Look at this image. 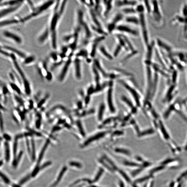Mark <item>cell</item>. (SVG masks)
Wrapping results in <instances>:
<instances>
[{"mask_svg": "<svg viewBox=\"0 0 187 187\" xmlns=\"http://www.w3.org/2000/svg\"><path fill=\"white\" fill-rule=\"evenodd\" d=\"M104 109H105L104 105L103 104H102L100 106V108H99L98 112V119L99 120H101L103 116V114H104Z\"/></svg>", "mask_w": 187, "mask_h": 187, "instance_id": "43", "label": "cell"}, {"mask_svg": "<svg viewBox=\"0 0 187 187\" xmlns=\"http://www.w3.org/2000/svg\"><path fill=\"white\" fill-rule=\"evenodd\" d=\"M89 53L86 49H82L79 51L76 54V57L78 58H83L86 60L87 63L92 62V59L89 57Z\"/></svg>", "mask_w": 187, "mask_h": 187, "instance_id": "20", "label": "cell"}, {"mask_svg": "<svg viewBox=\"0 0 187 187\" xmlns=\"http://www.w3.org/2000/svg\"><path fill=\"white\" fill-rule=\"evenodd\" d=\"M69 165L71 166L79 168H81L82 167L80 163L78 162H74V161H72V162H69Z\"/></svg>", "mask_w": 187, "mask_h": 187, "instance_id": "45", "label": "cell"}, {"mask_svg": "<svg viewBox=\"0 0 187 187\" xmlns=\"http://www.w3.org/2000/svg\"><path fill=\"white\" fill-rule=\"evenodd\" d=\"M108 103L109 108L112 112L114 111V108L113 105L112 98V90L111 88L109 89L108 94Z\"/></svg>", "mask_w": 187, "mask_h": 187, "instance_id": "26", "label": "cell"}, {"mask_svg": "<svg viewBox=\"0 0 187 187\" xmlns=\"http://www.w3.org/2000/svg\"><path fill=\"white\" fill-rule=\"evenodd\" d=\"M20 21L17 19H12L10 20H7L3 21L1 22V27L6 26L9 25L17 24L20 22Z\"/></svg>", "mask_w": 187, "mask_h": 187, "instance_id": "34", "label": "cell"}, {"mask_svg": "<svg viewBox=\"0 0 187 187\" xmlns=\"http://www.w3.org/2000/svg\"><path fill=\"white\" fill-rule=\"evenodd\" d=\"M120 173L122 175L123 177H124V178H125L126 181H128V182H129L130 181L129 178V177L127 176V175H126V174L123 172L122 171H121Z\"/></svg>", "mask_w": 187, "mask_h": 187, "instance_id": "56", "label": "cell"}, {"mask_svg": "<svg viewBox=\"0 0 187 187\" xmlns=\"http://www.w3.org/2000/svg\"><path fill=\"white\" fill-rule=\"evenodd\" d=\"M116 36V37L117 39L118 44H119L123 49H124L125 51H130L126 42H125L122 36H121L120 35H117Z\"/></svg>", "mask_w": 187, "mask_h": 187, "instance_id": "28", "label": "cell"}, {"mask_svg": "<svg viewBox=\"0 0 187 187\" xmlns=\"http://www.w3.org/2000/svg\"><path fill=\"white\" fill-rule=\"evenodd\" d=\"M55 2L54 1H47L37 8H36L35 12H32L31 14L32 18L38 15L43 12H44L45 10L49 8L51 5L54 4Z\"/></svg>", "mask_w": 187, "mask_h": 187, "instance_id": "7", "label": "cell"}, {"mask_svg": "<svg viewBox=\"0 0 187 187\" xmlns=\"http://www.w3.org/2000/svg\"><path fill=\"white\" fill-rule=\"evenodd\" d=\"M77 127H78L80 133H81L82 135L84 136L85 135V132H84L83 128H82V126L81 125V123L79 121H77Z\"/></svg>", "mask_w": 187, "mask_h": 187, "instance_id": "48", "label": "cell"}, {"mask_svg": "<svg viewBox=\"0 0 187 187\" xmlns=\"http://www.w3.org/2000/svg\"><path fill=\"white\" fill-rule=\"evenodd\" d=\"M98 50L100 54L104 57L109 60H113L114 58L112 55L109 53V51L106 49L104 45H101L99 47Z\"/></svg>", "mask_w": 187, "mask_h": 187, "instance_id": "19", "label": "cell"}, {"mask_svg": "<svg viewBox=\"0 0 187 187\" xmlns=\"http://www.w3.org/2000/svg\"><path fill=\"white\" fill-rule=\"evenodd\" d=\"M137 14L138 15L139 25L142 41L145 47L148 45L151 41L150 40L147 19H146L145 8L142 3L138 4L135 7Z\"/></svg>", "mask_w": 187, "mask_h": 187, "instance_id": "1", "label": "cell"}, {"mask_svg": "<svg viewBox=\"0 0 187 187\" xmlns=\"http://www.w3.org/2000/svg\"><path fill=\"white\" fill-rule=\"evenodd\" d=\"M50 30L48 28H46L45 31L43 32L38 39V40L40 43H42L45 42L48 39L49 34H50Z\"/></svg>", "mask_w": 187, "mask_h": 187, "instance_id": "24", "label": "cell"}, {"mask_svg": "<svg viewBox=\"0 0 187 187\" xmlns=\"http://www.w3.org/2000/svg\"><path fill=\"white\" fill-rule=\"evenodd\" d=\"M3 35L5 37L11 39L18 44H21L22 42L21 38L19 36L9 31H5L3 33Z\"/></svg>", "mask_w": 187, "mask_h": 187, "instance_id": "16", "label": "cell"}, {"mask_svg": "<svg viewBox=\"0 0 187 187\" xmlns=\"http://www.w3.org/2000/svg\"><path fill=\"white\" fill-rule=\"evenodd\" d=\"M115 150L117 152L121 153L127 155H129L130 154L128 150L124 149H117Z\"/></svg>", "mask_w": 187, "mask_h": 187, "instance_id": "51", "label": "cell"}, {"mask_svg": "<svg viewBox=\"0 0 187 187\" xmlns=\"http://www.w3.org/2000/svg\"><path fill=\"white\" fill-rule=\"evenodd\" d=\"M142 3L145 8V11L148 14L150 15L151 11V1H145Z\"/></svg>", "mask_w": 187, "mask_h": 187, "instance_id": "36", "label": "cell"}, {"mask_svg": "<svg viewBox=\"0 0 187 187\" xmlns=\"http://www.w3.org/2000/svg\"><path fill=\"white\" fill-rule=\"evenodd\" d=\"M124 19V14L122 13H117L116 14L111 22L108 24L107 26V32L108 34L111 33L115 30L118 24Z\"/></svg>", "mask_w": 187, "mask_h": 187, "instance_id": "4", "label": "cell"}, {"mask_svg": "<svg viewBox=\"0 0 187 187\" xmlns=\"http://www.w3.org/2000/svg\"><path fill=\"white\" fill-rule=\"evenodd\" d=\"M31 177H32L31 174L27 175L25 176H24V177H23V178H22L20 180L19 183V184L21 186L22 185L24 184L25 183L28 182L31 179Z\"/></svg>", "mask_w": 187, "mask_h": 187, "instance_id": "38", "label": "cell"}, {"mask_svg": "<svg viewBox=\"0 0 187 187\" xmlns=\"http://www.w3.org/2000/svg\"><path fill=\"white\" fill-rule=\"evenodd\" d=\"M74 53H71L69 54L67 60L64 63V66L62 69L58 77V80L60 82H62L64 81L68 73V70L71 63L73 61V56Z\"/></svg>", "mask_w": 187, "mask_h": 187, "instance_id": "5", "label": "cell"}, {"mask_svg": "<svg viewBox=\"0 0 187 187\" xmlns=\"http://www.w3.org/2000/svg\"><path fill=\"white\" fill-rule=\"evenodd\" d=\"M75 75L76 78L79 80L81 78V60L79 58L76 57L74 60Z\"/></svg>", "mask_w": 187, "mask_h": 187, "instance_id": "9", "label": "cell"}, {"mask_svg": "<svg viewBox=\"0 0 187 187\" xmlns=\"http://www.w3.org/2000/svg\"><path fill=\"white\" fill-rule=\"evenodd\" d=\"M105 133H100L94 135V136L92 137L89 139H88L87 141H86V142H85L83 145L84 146H86L87 145H89V144L91 143V142H93V141H95V140H98L99 139V138H101L103 137L105 135Z\"/></svg>", "mask_w": 187, "mask_h": 187, "instance_id": "27", "label": "cell"}, {"mask_svg": "<svg viewBox=\"0 0 187 187\" xmlns=\"http://www.w3.org/2000/svg\"><path fill=\"white\" fill-rule=\"evenodd\" d=\"M94 7H88L89 12L91 20L94 23V25L97 27L102 28V26L100 24V22L98 20L97 14L95 12Z\"/></svg>", "mask_w": 187, "mask_h": 187, "instance_id": "11", "label": "cell"}, {"mask_svg": "<svg viewBox=\"0 0 187 187\" xmlns=\"http://www.w3.org/2000/svg\"><path fill=\"white\" fill-rule=\"evenodd\" d=\"M82 28H83V32H84V37L85 38V41L83 43L86 44L89 41L90 39L92 38V30L91 28L89 27V25L87 24L85 21L82 24Z\"/></svg>", "mask_w": 187, "mask_h": 187, "instance_id": "12", "label": "cell"}, {"mask_svg": "<svg viewBox=\"0 0 187 187\" xmlns=\"http://www.w3.org/2000/svg\"><path fill=\"white\" fill-rule=\"evenodd\" d=\"M104 6L103 15L106 17L109 14L112 9L114 1H102Z\"/></svg>", "mask_w": 187, "mask_h": 187, "instance_id": "17", "label": "cell"}, {"mask_svg": "<svg viewBox=\"0 0 187 187\" xmlns=\"http://www.w3.org/2000/svg\"><path fill=\"white\" fill-rule=\"evenodd\" d=\"M93 63L95 65V67H96L97 69L98 72H100L104 76H108L109 75L104 71L103 67L102 66V65H101V63H100V62L99 61L98 59H94Z\"/></svg>", "mask_w": 187, "mask_h": 187, "instance_id": "25", "label": "cell"}, {"mask_svg": "<svg viewBox=\"0 0 187 187\" xmlns=\"http://www.w3.org/2000/svg\"><path fill=\"white\" fill-rule=\"evenodd\" d=\"M122 49H123V48H122V47L118 44L116 46L113 52L112 55L113 57L114 58H116L118 56V55H119L121 51H122Z\"/></svg>", "mask_w": 187, "mask_h": 187, "instance_id": "37", "label": "cell"}, {"mask_svg": "<svg viewBox=\"0 0 187 187\" xmlns=\"http://www.w3.org/2000/svg\"><path fill=\"white\" fill-rule=\"evenodd\" d=\"M9 142L4 141V158L6 162H9L10 159L11 150Z\"/></svg>", "mask_w": 187, "mask_h": 187, "instance_id": "18", "label": "cell"}, {"mask_svg": "<svg viewBox=\"0 0 187 187\" xmlns=\"http://www.w3.org/2000/svg\"><path fill=\"white\" fill-rule=\"evenodd\" d=\"M35 60V57L34 56H31L26 57L24 59L23 63L25 64H28L33 62Z\"/></svg>", "mask_w": 187, "mask_h": 187, "instance_id": "40", "label": "cell"}, {"mask_svg": "<svg viewBox=\"0 0 187 187\" xmlns=\"http://www.w3.org/2000/svg\"><path fill=\"white\" fill-rule=\"evenodd\" d=\"M120 186L121 187H124V185H123L122 183H121Z\"/></svg>", "mask_w": 187, "mask_h": 187, "instance_id": "58", "label": "cell"}, {"mask_svg": "<svg viewBox=\"0 0 187 187\" xmlns=\"http://www.w3.org/2000/svg\"><path fill=\"white\" fill-rule=\"evenodd\" d=\"M1 177L3 181L6 184L9 185L11 184V181L10 179L8 178L4 173L1 172Z\"/></svg>", "mask_w": 187, "mask_h": 187, "instance_id": "41", "label": "cell"}, {"mask_svg": "<svg viewBox=\"0 0 187 187\" xmlns=\"http://www.w3.org/2000/svg\"><path fill=\"white\" fill-rule=\"evenodd\" d=\"M74 36L73 35H69L64 36L63 37V40L64 42L66 43L69 42L71 40L73 41Z\"/></svg>", "mask_w": 187, "mask_h": 187, "instance_id": "44", "label": "cell"}, {"mask_svg": "<svg viewBox=\"0 0 187 187\" xmlns=\"http://www.w3.org/2000/svg\"><path fill=\"white\" fill-rule=\"evenodd\" d=\"M51 140L49 138H47L46 141L44 144L41 150L39 155L38 158L37 160V165L36 166H40V164L41 162L42 161L43 159V158L44 156V154H45V152H46V149L48 148L50 144L51 143Z\"/></svg>", "mask_w": 187, "mask_h": 187, "instance_id": "13", "label": "cell"}, {"mask_svg": "<svg viewBox=\"0 0 187 187\" xmlns=\"http://www.w3.org/2000/svg\"><path fill=\"white\" fill-rule=\"evenodd\" d=\"M121 12L123 14H128L131 15H134L137 14L136 9L133 7H126L122 8Z\"/></svg>", "mask_w": 187, "mask_h": 187, "instance_id": "29", "label": "cell"}, {"mask_svg": "<svg viewBox=\"0 0 187 187\" xmlns=\"http://www.w3.org/2000/svg\"><path fill=\"white\" fill-rule=\"evenodd\" d=\"M27 2L28 3H28V5L30 6L31 10H32V12H35V10H36V8L34 6L33 3L31 1H27Z\"/></svg>", "mask_w": 187, "mask_h": 187, "instance_id": "53", "label": "cell"}, {"mask_svg": "<svg viewBox=\"0 0 187 187\" xmlns=\"http://www.w3.org/2000/svg\"><path fill=\"white\" fill-rule=\"evenodd\" d=\"M22 4L23 3L18 5L10 7L9 8L2 9V10H1V13H0L1 18H2L4 17L7 15H8L10 13H13L16 10H18L21 6Z\"/></svg>", "mask_w": 187, "mask_h": 187, "instance_id": "15", "label": "cell"}, {"mask_svg": "<svg viewBox=\"0 0 187 187\" xmlns=\"http://www.w3.org/2000/svg\"><path fill=\"white\" fill-rule=\"evenodd\" d=\"M1 54H3V55L8 57H10V54L8 53L7 51H5L4 50H3V49H1Z\"/></svg>", "mask_w": 187, "mask_h": 187, "instance_id": "55", "label": "cell"}, {"mask_svg": "<svg viewBox=\"0 0 187 187\" xmlns=\"http://www.w3.org/2000/svg\"><path fill=\"white\" fill-rule=\"evenodd\" d=\"M103 170L102 169L100 168L99 171L97 175L96 176L94 180V182H96L97 181H98L99 178L101 176V175L103 172Z\"/></svg>", "mask_w": 187, "mask_h": 187, "instance_id": "50", "label": "cell"}, {"mask_svg": "<svg viewBox=\"0 0 187 187\" xmlns=\"http://www.w3.org/2000/svg\"><path fill=\"white\" fill-rule=\"evenodd\" d=\"M23 2L22 1H6L3 2V3L1 2V6H9L10 7L22 3Z\"/></svg>", "mask_w": 187, "mask_h": 187, "instance_id": "30", "label": "cell"}, {"mask_svg": "<svg viewBox=\"0 0 187 187\" xmlns=\"http://www.w3.org/2000/svg\"><path fill=\"white\" fill-rule=\"evenodd\" d=\"M125 164L127 165L137 167L139 166L138 164H135V163H130V162H127L125 163Z\"/></svg>", "mask_w": 187, "mask_h": 187, "instance_id": "57", "label": "cell"}, {"mask_svg": "<svg viewBox=\"0 0 187 187\" xmlns=\"http://www.w3.org/2000/svg\"><path fill=\"white\" fill-rule=\"evenodd\" d=\"M121 36H122V38L124 40V41L127 44V46H128V48H129V50L130 51H133L136 50V49H135L134 46L132 44L130 40L127 37L125 36V35H121Z\"/></svg>", "mask_w": 187, "mask_h": 187, "instance_id": "33", "label": "cell"}, {"mask_svg": "<svg viewBox=\"0 0 187 187\" xmlns=\"http://www.w3.org/2000/svg\"><path fill=\"white\" fill-rule=\"evenodd\" d=\"M3 49L9 50L13 53H12L13 54H15L18 55L20 57L22 58L25 59L26 57L25 54L23 53L21 51L18 50L15 48L12 47V46H8V45H4L3 46Z\"/></svg>", "mask_w": 187, "mask_h": 187, "instance_id": "21", "label": "cell"}, {"mask_svg": "<svg viewBox=\"0 0 187 187\" xmlns=\"http://www.w3.org/2000/svg\"><path fill=\"white\" fill-rule=\"evenodd\" d=\"M138 51L137 50H135L134 51H131L130 53H129L127 55L124 57L120 61V63H124V62L127 61L130 59L131 58L137 55L138 54Z\"/></svg>", "mask_w": 187, "mask_h": 187, "instance_id": "32", "label": "cell"}, {"mask_svg": "<svg viewBox=\"0 0 187 187\" xmlns=\"http://www.w3.org/2000/svg\"><path fill=\"white\" fill-rule=\"evenodd\" d=\"M69 49V47L67 46H63L61 48V53L66 54L68 53Z\"/></svg>", "mask_w": 187, "mask_h": 187, "instance_id": "54", "label": "cell"}, {"mask_svg": "<svg viewBox=\"0 0 187 187\" xmlns=\"http://www.w3.org/2000/svg\"><path fill=\"white\" fill-rule=\"evenodd\" d=\"M91 29L94 31L96 33L100 35V36H104L106 37L108 35V32L104 31L103 28L100 27H97L95 25H92L91 26Z\"/></svg>", "mask_w": 187, "mask_h": 187, "instance_id": "31", "label": "cell"}, {"mask_svg": "<svg viewBox=\"0 0 187 187\" xmlns=\"http://www.w3.org/2000/svg\"><path fill=\"white\" fill-rule=\"evenodd\" d=\"M1 133H2V132H4V121L2 114H1Z\"/></svg>", "mask_w": 187, "mask_h": 187, "instance_id": "52", "label": "cell"}, {"mask_svg": "<svg viewBox=\"0 0 187 187\" xmlns=\"http://www.w3.org/2000/svg\"><path fill=\"white\" fill-rule=\"evenodd\" d=\"M67 170V167L65 166H64L62 168L61 170L60 171V172L59 173V175L57 177L56 179V181L54 182V183L51 185L50 187H56L59 183V182L61 181V179L63 178V176H64V174H65V173L66 172Z\"/></svg>", "mask_w": 187, "mask_h": 187, "instance_id": "22", "label": "cell"}, {"mask_svg": "<svg viewBox=\"0 0 187 187\" xmlns=\"http://www.w3.org/2000/svg\"><path fill=\"white\" fill-rule=\"evenodd\" d=\"M51 43L53 49H56L57 48V33L56 31L51 32Z\"/></svg>", "mask_w": 187, "mask_h": 187, "instance_id": "35", "label": "cell"}, {"mask_svg": "<svg viewBox=\"0 0 187 187\" xmlns=\"http://www.w3.org/2000/svg\"><path fill=\"white\" fill-rule=\"evenodd\" d=\"M64 61L63 60H62L60 61L55 62V63H53L51 65V67H50V71H52V72L55 71L56 68L60 66L61 64H62V63L64 62Z\"/></svg>", "mask_w": 187, "mask_h": 187, "instance_id": "39", "label": "cell"}, {"mask_svg": "<svg viewBox=\"0 0 187 187\" xmlns=\"http://www.w3.org/2000/svg\"><path fill=\"white\" fill-rule=\"evenodd\" d=\"M45 78L46 79L47 81H51L53 79V75L52 73L50 71H48L47 72V74Z\"/></svg>", "mask_w": 187, "mask_h": 187, "instance_id": "49", "label": "cell"}, {"mask_svg": "<svg viewBox=\"0 0 187 187\" xmlns=\"http://www.w3.org/2000/svg\"><path fill=\"white\" fill-rule=\"evenodd\" d=\"M60 16L58 11H54V15L50 23V30L51 32L56 31V29L57 24Z\"/></svg>", "mask_w": 187, "mask_h": 187, "instance_id": "14", "label": "cell"}, {"mask_svg": "<svg viewBox=\"0 0 187 187\" xmlns=\"http://www.w3.org/2000/svg\"><path fill=\"white\" fill-rule=\"evenodd\" d=\"M151 11L150 15L156 27H160L164 24V19L159 3L157 1H151Z\"/></svg>", "mask_w": 187, "mask_h": 187, "instance_id": "3", "label": "cell"}, {"mask_svg": "<svg viewBox=\"0 0 187 187\" xmlns=\"http://www.w3.org/2000/svg\"><path fill=\"white\" fill-rule=\"evenodd\" d=\"M10 58L13 61V64L17 72L16 73L20 79L23 91L26 95L29 96L32 92V87L30 81L18 63L16 58L14 54L12 53L10 54Z\"/></svg>", "mask_w": 187, "mask_h": 187, "instance_id": "2", "label": "cell"}, {"mask_svg": "<svg viewBox=\"0 0 187 187\" xmlns=\"http://www.w3.org/2000/svg\"><path fill=\"white\" fill-rule=\"evenodd\" d=\"M106 39V37L104 36H98L95 38L92 42L91 51L90 55L92 58H94L95 56L97 50L99 47V44Z\"/></svg>", "mask_w": 187, "mask_h": 187, "instance_id": "6", "label": "cell"}, {"mask_svg": "<svg viewBox=\"0 0 187 187\" xmlns=\"http://www.w3.org/2000/svg\"><path fill=\"white\" fill-rule=\"evenodd\" d=\"M138 1H118L116 2L115 4L118 7H133L136 6L138 4Z\"/></svg>", "mask_w": 187, "mask_h": 187, "instance_id": "10", "label": "cell"}, {"mask_svg": "<svg viewBox=\"0 0 187 187\" xmlns=\"http://www.w3.org/2000/svg\"><path fill=\"white\" fill-rule=\"evenodd\" d=\"M2 138L1 139H4L5 141L9 142L12 139V137L9 134L7 133L3 134Z\"/></svg>", "mask_w": 187, "mask_h": 187, "instance_id": "46", "label": "cell"}, {"mask_svg": "<svg viewBox=\"0 0 187 187\" xmlns=\"http://www.w3.org/2000/svg\"><path fill=\"white\" fill-rule=\"evenodd\" d=\"M67 2V1H64L61 3V4L60 7H59V10L58 11V13L61 16L62 14L64 12Z\"/></svg>", "mask_w": 187, "mask_h": 187, "instance_id": "42", "label": "cell"}, {"mask_svg": "<svg viewBox=\"0 0 187 187\" xmlns=\"http://www.w3.org/2000/svg\"><path fill=\"white\" fill-rule=\"evenodd\" d=\"M124 20L127 23L135 25H139V20L138 17L134 15L128 16L124 19Z\"/></svg>", "mask_w": 187, "mask_h": 187, "instance_id": "23", "label": "cell"}, {"mask_svg": "<svg viewBox=\"0 0 187 187\" xmlns=\"http://www.w3.org/2000/svg\"><path fill=\"white\" fill-rule=\"evenodd\" d=\"M119 32H123L137 37L139 36L138 32L136 30L124 25H119L117 26L116 30Z\"/></svg>", "mask_w": 187, "mask_h": 187, "instance_id": "8", "label": "cell"}, {"mask_svg": "<svg viewBox=\"0 0 187 187\" xmlns=\"http://www.w3.org/2000/svg\"><path fill=\"white\" fill-rule=\"evenodd\" d=\"M50 58L55 62H57L58 57V56L56 53H55V52H53V53H51L50 54Z\"/></svg>", "mask_w": 187, "mask_h": 187, "instance_id": "47", "label": "cell"}]
</instances>
